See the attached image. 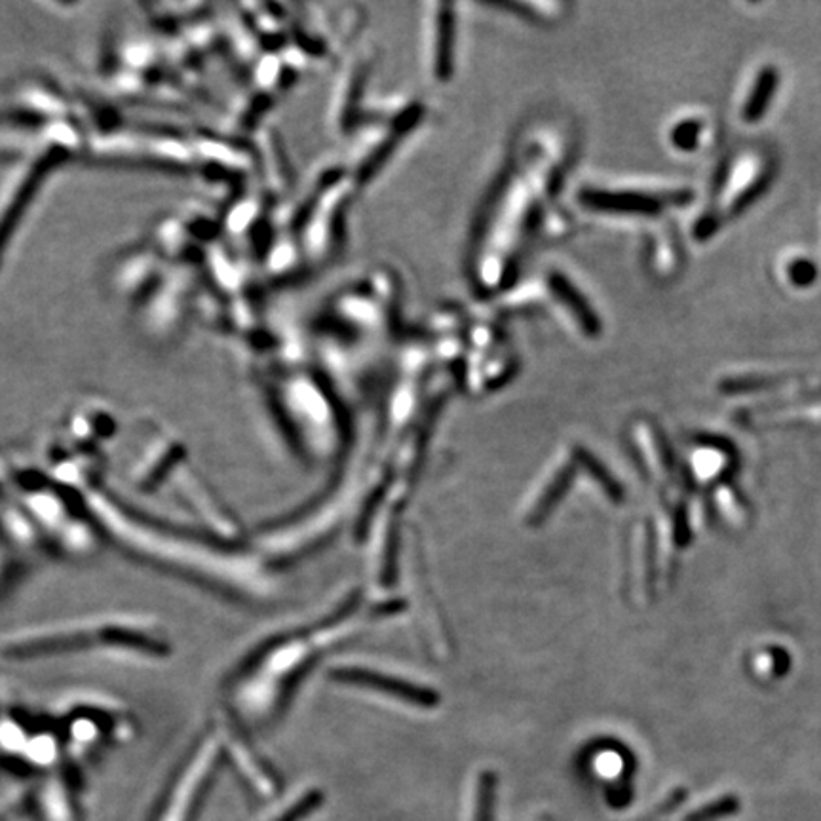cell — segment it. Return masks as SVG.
<instances>
[{
  "mask_svg": "<svg viewBox=\"0 0 821 821\" xmlns=\"http://www.w3.org/2000/svg\"><path fill=\"white\" fill-rule=\"evenodd\" d=\"M570 158L572 134L564 124L544 110L523 116L475 211L466 242L464 276L477 299H503L525 278Z\"/></svg>",
  "mask_w": 821,
  "mask_h": 821,
  "instance_id": "1",
  "label": "cell"
},
{
  "mask_svg": "<svg viewBox=\"0 0 821 821\" xmlns=\"http://www.w3.org/2000/svg\"><path fill=\"white\" fill-rule=\"evenodd\" d=\"M406 287L392 265L367 266L329 293L314 310L303 345L335 388L360 387L387 377L403 327Z\"/></svg>",
  "mask_w": 821,
  "mask_h": 821,
  "instance_id": "2",
  "label": "cell"
},
{
  "mask_svg": "<svg viewBox=\"0 0 821 821\" xmlns=\"http://www.w3.org/2000/svg\"><path fill=\"white\" fill-rule=\"evenodd\" d=\"M84 501L99 530L141 559L229 590H248L242 585V577L250 578L248 565L242 567V559L211 546L204 533L197 535L147 516L105 487L92 491Z\"/></svg>",
  "mask_w": 821,
  "mask_h": 821,
  "instance_id": "3",
  "label": "cell"
},
{
  "mask_svg": "<svg viewBox=\"0 0 821 821\" xmlns=\"http://www.w3.org/2000/svg\"><path fill=\"white\" fill-rule=\"evenodd\" d=\"M102 652L131 662H164L171 641L162 624L136 612H113L23 628L0 639V656L10 662L67 659Z\"/></svg>",
  "mask_w": 821,
  "mask_h": 821,
  "instance_id": "4",
  "label": "cell"
},
{
  "mask_svg": "<svg viewBox=\"0 0 821 821\" xmlns=\"http://www.w3.org/2000/svg\"><path fill=\"white\" fill-rule=\"evenodd\" d=\"M360 190L343 164L316 173L276 244L280 278L308 276L337 257L347 238L348 211Z\"/></svg>",
  "mask_w": 821,
  "mask_h": 821,
  "instance_id": "5",
  "label": "cell"
},
{
  "mask_svg": "<svg viewBox=\"0 0 821 821\" xmlns=\"http://www.w3.org/2000/svg\"><path fill=\"white\" fill-rule=\"evenodd\" d=\"M52 715L62 728L69 760L81 768L107 747L120 746L136 736L134 713L99 694H73Z\"/></svg>",
  "mask_w": 821,
  "mask_h": 821,
  "instance_id": "6",
  "label": "cell"
},
{
  "mask_svg": "<svg viewBox=\"0 0 821 821\" xmlns=\"http://www.w3.org/2000/svg\"><path fill=\"white\" fill-rule=\"evenodd\" d=\"M422 113L421 103L413 99L392 102L366 113V123H358L350 129L345 137L348 157L343 166L360 189H366L379 176L394 150L413 134Z\"/></svg>",
  "mask_w": 821,
  "mask_h": 821,
  "instance_id": "7",
  "label": "cell"
},
{
  "mask_svg": "<svg viewBox=\"0 0 821 821\" xmlns=\"http://www.w3.org/2000/svg\"><path fill=\"white\" fill-rule=\"evenodd\" d=\"M516 345L504 326L503 313L464 314L459 377L472 392L503 387L516 373Z\"/></svg>",
  "mask_w": 821,
  "mask_h": 821,
  "instance_id": "8",
  "label": "cell"
},
{
  "mask_svg": "<svg viewBox=\"0 0 821 821\" xmlns=\"http://www.w3.org/2000/svg\"><path fill=\"white\" fill-rule=\"evenodd\" d=\"M223 754L218 734L204 736L173 776L152 814V821H194L206 789L215 775Z\"/></svg>",
  "mask_w": 821,
  "mask_h": 821,
  "instance_id": "9",
  "label": "cell"
},
{
  "mask_svg": "<svg viewBox=\"0 0 821 821\" xmlns=\"http://www.w3.org/2000/svg\"><path fill=\"white\" fill-rule=\"evenodd\" d=\"M422 20V63L434 84L453 81L459 60L461 18L451 4H432Z\"/></svg>",
  "mask_w": 821,
  "mask_h": 821,
  "instance_id": "10",
  "label": "cell"
},
{
  "mask_svg": "<svg viewBox=\"0 0 821 821\" xmlns=\"http://www.w3.org/2000/svg\"><path fill=\"white\" fill-rule=\"evenodd\" d=\"M694 192L688 189L670 192H643V190H614L603 187H582L577 192V202L585 210L603 215H646L654 218L665 206H686L693 202Z\"/></svg>",
  "mask_w": 821,
  "mask_h": 821,
  "instance_id": "11",
  "label": "cell"
},
{
  "mask_svg": "<svg viewBox=\"0 0 821 821\" xmlns=\"http://www.w3.org/2000/svg\"><path fill=\"white\" fill-rule=\"evenodd\" d=\"M544 290L548 292L551 299L556 301L557 305L569 313L572 322L577 324L578 329L585 333L588 339H598L599 335L603 333V322H601L598 310L593 308L590 299L586 297L585 293L580 292V287L564 271L551 269V271L546 272L544 274Z\"/></svg>",
  "mask_w": 821,
  "mask_h": 821,
  "instance_id": "12",
  "label": "cell"
},
{
  "mask_svg": "<svg viewBox=\"0 0 821 821\" xmlns=\"http://www.w3.org/2000/svg\"><path fill=\"white\" fill-rule=\"evenodd\" d=\"M778 86H780V71L776 67H770V65L762 69L759 75H757L751 94L747 97L744 110H741V116H744L746 123H759L760 118L767 115L768 107H770V103L775 99Z\"/></svg>",
  "mask_w": 821,
  "mask_h": 821,
  "instance_id": "13",
  "label": "cell"
},
{
  "mask_svg": "<svg viewBox=\"0 0 821 821\" xmlns=\"http://www.w3.org/2000/svg\"><path fill=\"white\" fill-rule=\"evenodd\" d=\"M343 677L347 681H352V683H358V685L369 686V688L380 691V693L396 694L398 698H406L408 702L421 704V706H430V702H432V696H430L428 691L414 688V686L408 685V683H401L398 680H387V677L377 675V673L350 672L348 670Z\"/></svg>",
  "mask_w": 821,
  "mask_h": 821,
  "instance_id": "14",
  "label": "cell"
},
{
  "mask_svg": "<svg viewBox=\"0 0 821 821\" xmlns=\"http://www.w3.org/2000/svg\"><path fill=\"white\" fill-rule=\"evenodd\" d=\"M556 4H533V2H504V4H493L491 8L496 10H504L509 15H514L517 20L527 21V23H535V25H544V23H550V15H546V12L550 14V8Z\"/></svg>",
  "mask_w": 821,
  "mask_h": 821,
  "instance_id": "15",
  "label": "cell"
},
{
  "mask_svg": "<svg viewBox=\"0 0 821 821\" xmlns=\"http://www.w3.org/2000/svg\"><path fill=\"white\" fill-rule=\"evenodd\" d=\"M495 812V786L491 775H483L475 788L474 821H493Z\"/></svg>",
  "mask_w": 821,
  "mask_h": 821,
  "instance_id": "16",
  "label": "cell"
},
{
  "mask_svg": "<svg viewBox=\"0 0 821 821\" xmlns=\"http://www.w3.org/2000/svg\"><path fill=\"white\" fill-rule=\"evenodd\" d=\"M699 131L702 124L698 120H686L675 126L672 134V141L677 149L693 150L698 145Z\"/></svg>",
  "mask_w": 821,
  "mask_h": 821,
  "instance_id": "17",
  "label": "cell"
},
{
  "mask_svg": "<svg viewBox=\"0 0 821 821\" xmlns=\"http://www.w3.org/2000/svg\"><path fill=\"white\" fill-rule=\"evenodd\" d=\"M815 276H818V271H815L814 263H810L807 259H799V261H794L793 265H789V280L794 285H801V287L802 285H810L814 282Z\"/></svg>",
  "mask_w": 821,
  "mask_h": 821,
  "instance_id": "18",
  "label": "cell"
},
{
  "mask_svg": "<svg viewBox=\"0 0 821 821\" xmlns=\"http://www.w3.org/2000/svg\"><path fill=\"white\" fill-rule=\"evenodd\" d=\"M768 181H770V177L768 176L757 179L754 187H749V189H747L746 192H744V194H741V197L736 200V204H734V211L738 213V211L746 210L747 206L751 204L755 198L759 197L760 192L767 189Z\"/></svg>",
  "mask_w": 821,
  "mask_h": 821,
  "instance_id": "19",
  "label": "cell"
},
{
  "mask_svg": "<svg viewBox=\"0 0 821 821\" xmlns=\"http://www.w3.org/2000/svg\"><path fill=\"white\" fill-rule=\"evenodd\" d=\"M582 461L588 464V469H590L591 472H601V466H599L598 462L593 461L590 455H582ZM598 477L601 485H603L604 491H609L611 495H618L617 483L612 482L611 477H607V475L603 474H598Z\"/></svg>",
  "mask_w": 821,
  "mask_h": 821,
  "instance_id": "20",
  "label": "cell"
},
{
  "mask_svg": "<svg viewBox=\"0 0 821 821\" xmlns=\"http://www.w3.org/2000/svg\"><path fill=\"white\" fill-rule=\"evenodd\" d=\"M10 567H12L10 557H8L7 551L0 548V588L7 582L8 578L12 577V569Z\"/></svg>",
  "mask_w": 821,
  "mask_h": 821,
  "instance_id": "21",
  "label": "cell"
}]
</instances>
